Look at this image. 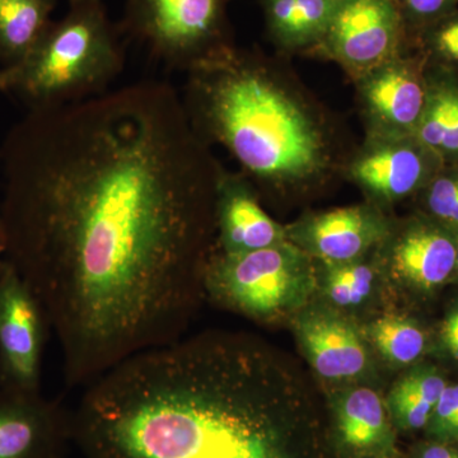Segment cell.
<instances>
[{"label": "cell", "instance_id": "6da1fadb", "mask_svg": "<svg viewBox=\"0 0 458 458\" xmlns=\"http://www.w3.org/2000/svg\"><path fill=\"white\" fill-rule=\"evenodd\" d=\"M0 165L2 258L40 301L69 387L188 334L221 170L170 83L27 111Z\"/></svg>", "mask_w": 458, "mask_h": 458}, {"label": "cell", "instance_id": "7a4b0ae2", "mask_svg": "<svg viewBox=\"0 0 458 458\" xmlns=\"http://www.w3.org/2000/svg\"><path fill=\"white\" fill-rule=\"evenodd\" d=\"M72 433L84 458H335L300 369L237 331L186 334L116 364L84 387Z\"/></svg>", "mask_w": 458, "mask_h": 458}, {"label": "cell", "instance_id": "3957f363", "mask_svg": "<svg viewBox=\"0 0 458 458\" xmlns=\"http://www.w3.org/2000/svg\"><path fill=\"white\" fill-rule=\"evenodd\" d=\"M181 98L199 137L262 183L306 180L327 162L321 131L258 57L233 50L191 72Z\"/></svg>", "mask_w": 458, "mask_h": 458}, {"label": "cell", "instance_id": "277c9868", "mask_svg": "<svg viewBox=\"0 0 458 458\" xmlns=\"http://www.w3.org/2000/svg\"><path fill=\"white\" fill-rule=\"evenodd\" d=\"M123 65L125 51L102 2L74 5L22 62L0 69V90L29 111L63 106L110 90Z\"/></svg>", "mask_w": 458, "mask_h": 458}, {"label": "cell", "instance_id": "5b68a950", "mask_svg": "<svg viewBox=\"0 0 458 458\" xmlns=\"http://www.w3.org/2000/svg\"><path fill=\"white\" fill-rule=\"evenodd\" d=\"M204 298L262 325L291 321L311 302L318 264L291 241L256 251L214 249L204 271Z\"/></svg>", "mask_w": 458, "mask_h": 458}, {"label": "cell", "instance_id": "8992f818", "mask_svg": "<svg viewBox=\"0 0 458 458\" xmlns=\"http://www.w3.org/2000/svg\"><path fill=\"white\" fill-rule=\"evenodd\" d=\"M228 0H125L123 27L172 71L191 72L233 51L227 35Z\"/></svg>", "mask_w": 458, "mask_h": 458}, {"label": "cell", "instance_id": "52a82bcc", "mask_svg": "<svg viewBox=\"0 0 458 458\" xmlns=\"http://www.w3.org/2000/svg\"><path fill=\"white\" fill-rule=\"evenodd\" d=\"M289 324L304 360L327 388L375 385L379 363L358 319L313 298Z\"/></svg>", "mask_w": 458, "mask_h": 458}, {"label": "cell", "instance_id": "ba28073f", "mask_svg": "<svg viewBox=\"0 0 458 458\" xmlns=\"http://www.w3.org/2000/svg\"><path fill=\"white\" fill-rule=\"evenodd\" d=\"M50 325L32 289L0 258V388L41 393L42 360Z\"/></svg>", "mask_w": 458, "mask_h": 458}, {"label": "cell", "instance_id": "9c48e42d", "mask_svg": "<svg viewBox=\"0 0 458 458\" xmlns=\"http://www.w3.org/2000/svg\"><path fill=\"white\" fill-rule=\"evenodd\" d=\"M458 232L430 216L393 225L376 250L391 293L427 295L454 276Z\"/></svg>", "mask_w": 458, "mask_h": 458}, {"label": "cell", "instance_id": "30bf717a", "mask_svg": "<svg viewBox=\"0 0 458 458\" xmlns=\"http://www.w3.org/2000/svg\"><path fill=\"white\" fill-rule=\"evenodd\" d=\"M327 421L335 458H401L385 394L375 385L327 388Z\"/></svg>", "mask_w": 458, "mask_h": 458}, {"label": "cell", "instance_id": "8fae6325", "mask_svg": "<svg viewBox=\"0 0 458 458\" xmlns=\"http://www.w3.org/2000/svg\"><path fill=\"white\" fill-rule=\"evenodd\" d=\"M394 223L377 205H352L307 214L286 225V240L318 262H345L372 254Z\"/></svg>", "mask_w": 458, "mask_h": 458}, {"label": "cell", "instance_id": "7c38bea8", "mask_svg": "<svg viewBox=\"0 0 458 458\" xmlns=\"http://www.w3.org/2000/svg\"><path fill=\"white\" fill-rule=\"evenodd\" d=\"M72 411L42 394L0 388V458H65Z\"/></svg>", "mask_w": 458, "mask_h": 458}, {"label": "cell", "instance_id": "4fadbf2b", "mask_svg": "<svg viewBox=\"0 0 458 458\" xmlns=\"http://www.w3.org/2000/svg\"><path fill=\"white\" fill-rule=\"evenodd\" d=\"M403 21L394 0H345L322 41L345 64L377 68L396 50Z\"/></svg>", "mask_w": 458, "mask_h": 458}, {"label": "cell", "instance_id": "5bb4252c", "mask_svg": "<svg viewBox=\"0 0 458 458\" xmlns=\"http://www.w3.org/2000/svg\"><path fill=\"white\" fill-rule=\"evenodd\" d=\"M352 165L355 182L377 201L393 203L426 188L443 165L414 135L393 137Z\"/></svg>", "mask_w": 458, "mask_h": 458}, {"label": "cell", "instance_id": "9a60e30c", "mask_svg": "<svg viewBox=\"0 0 458 458\" xmlns=\"http://www.w3.org/2000/svg\"><path fill=\"white\" fill-rule=\"evenodd\" d=\"M216 249L227 254L256 251L286 241L285 227L262 209L245 176L219 174L216 188Z\"/></svg>", "mask_w": 458, "mask_h": 458}, {"label": "cell", "instance_id": "2e32d148", "mask_svg": "<svg viewBox=\"0 0 458 458\" xmlns=\"http://www.w3.org/2000/svg\"><path fill=\"white\" fill-rule=\"evenodd\" d=\"M377 250V249H376ZM315 298L363 322L391 309L394 297L379 267L376 251L357 260L318 262Z\"/></svg>", "mask_w": 458, "mask_h": 458}, {"label": "cell", "instance_id": "e0dca14e", "mask_svg": "<svg viewBox=\"0 0 458 458\" xmlns=\"http://www.w3.org/2000/svg\"><path fill=\"white\" fill-rule=\"evenodd\" d=\"M378 68L364 84L369 110L393 137L412 135L426 105L427 81L406 63H384Z\"/></svg>", "mask_w": 458, "mask_h": 458}, {"label": "cell", "instance_id": "ac0fdd59", "mask_svg": "<svg viewBox=\"0 0 458 458\" xmlns=\"http://www.w3.org/2000/svg\"><path fill=\"white\" fill-rule=\"evenodd\" d=\"M447 385L445 376L430 364L417 363L406 369L385 394L396 432L426 429L434 406Z\"/></svg>", "mask_w": 458, "mask_h": 458}, {"label": "cell", "instance_id": "d6986e66", "mask_svg": "<svg viewBox=\"0 0 458 458\" xmlns=\"http://www.w3.org/2000/svg\"><path fill=\"white\" fill-rule=\"evenodd\" d=\"M364 336L379 364L406 369L419 363L428 348L423 327L403 313L385 310L360 322Z\"/></svg>", "mask_w": 458, "mask_h": 458}, {"label": "cell", "instance_id": "ffe728a7", "mask_svg": "<svg viewBox=\"0 0 458 458\" xmlns=\"http://www.w3.org/2000/svg\"><path fill=\"white\" fill-rule=\"evenodd\" d=\"M445 165L458 164V81L437 78L427 81V98L423 114L412 132Z\"/></svg>", "mask_w": 458, "mask_h": 458}, {"label": "cell", "instance_id": "44dd1931", "mask_svg": "<svg viewBox=\"0 0 458 458\" xmlns=\"http://www.w3.org/2000/svg\"><path fill=\"white\" fill-rule=\"evenodd\" d=\"M340 0H264L273 38L288 47L322 40L342 5Z\"/></svg>", "mask_w": 458, "mask_h": 458}, {"label": "cell", "instance_id": "7402d4cb", "mask_svg": "<svg viewBox=\"0 0 458 458\" xmlns=\"http://www.w3.org/2000/svg\"><path fill=\"white\" fill-rule=\"evenodd\" d=\"M56 0H0V62L17 65L51 23Z\"/></svg>", "mask_w": 458, "mask_h": 458}, {"label": "cell", "instance_id": "603a6c76", "mask_svg": "<svg viewBox=\"0 0 458 458\" xmlns=\"http://www.w3.org/2000/svg\"><path fill=\"white\" fill-rule=\"evenodd\" d=\"M421 191L428 216L458 232V164L443 165Z\"/></svg>", "mask_w": 458, "mask_h": 458}, {"label": "cell", "instance_id": "cb8c5ba5", "mask_svg": "<svg viewBox=\"0 0 458 458\" xmlns=\"http://www.w3.org/2000/svg\"><path fill=\"white\" fill-rule=\"evenodd\" d=\"M426 430L430 441L458 443V384L445 386Z\"/></svg>", "mask_w": 458, "mask_h": 458}, {"label": "cell", "instance_id": "d4e9b609", "mask_svg": "<svg viewBox=\"0 0 458 458\" xmlns=\"http://www.w3.org/2000/svg\"><path fill=\"white\" fill-rule=\"evenodd\" d=\"M427 27L429 50L442 62L458 64V12H451Z\"/></svg>", "mask_w": 458, "mask_h": 458}, {"label": "cell", "instance_id": "484cf974", "mask_svg": "<svg viewBox=\"0 0 458 458\" xmlns=\"http://www.w3.org/2000/svg\"><path fill=\"white\" fill-rule=\"evenodd\" d=\"M400 9L403 18H409L412 22L430 25L439 18L454 12L458 0H394Z\"/></svg>", "mask_w": 458, "mask_h": 458}, {"label": "cell", "instance_id": "4316f807", "mask_svg": "<svg viewBox=\"0 0 458 458\" xmlns=\"http://www.w3.org/2000/svg\"><path fill=\"white\" fill-rule=\"evenodd\" d=\"M439 335L445 351L458 360V302L451 307L443 319Z\"/></svg>", "mask_w": 458, "mask_h": 458}, {"label": "cell", "instance_id": "83f0119b", "mask_svg": "<svg viewBox=\"0 0 458 458\" xmlns=\"http://www.w3.org/2000/svg\"><path fill=\"white\" fill-rule=\"evenodd\" d=\"M410 458H458V450L450 443L430 441L418 445Z\"/></svg>", "mask_w": 458, "mask_h": 458}, {"label": "cell", "instance_id": "f1b7e54d", "mask_svg": "<svg viewBox=\"0 0 458 458\" xmlns=\"http://www.w3.org/2000/svg\"><path fill=\"white\" fill-rule=\"evenodd\" d=\"M69 7H74V5L89 4V3H98L102 0H68Z\"/></svg>", "mask_w": 458, "mask_h": 458}, {"label": "cell", "instance_id": "f546056e", "mask_svg": "<svg viewBox=\"0 0 458 458\" xmlns=\"http://www.w3.org/2000/svg\"><path fill=\"white\" fill-rule=\"evenodd\" d=\"M4 251H5L4 231H3L2 223H0V256L4 255Z\"/></svg>", "mask_w": 458, "mask_h": 458}, {"label": "cell", "instance_id": "4dcf8cb0", "mask_svg": "<svg viewBox=\"0 0 458 458\" xmlns=\"http://www.w3.org/2000/svg\"><path fill=\"white\" fill-rule=\"evenodd\" d=\"M454 276H457V278H458V252H457L456 270H454Z\"/></svg>", "mask_w": 458, "mask_h": 458}, {"label": "cell", "instance_id": "1f68e13d", "mask_svg": "<svg viewBox=\"0 0 458 458\" xmlns=\"http://www.w3.org/2000/svg\"><path fill=\"white\" fill-rule=\"evenodd\" d=\"M340 2H345V0H340Z\"/></svg>", "mask_w": 458, "mask_h": 458}]
</instances>
